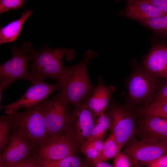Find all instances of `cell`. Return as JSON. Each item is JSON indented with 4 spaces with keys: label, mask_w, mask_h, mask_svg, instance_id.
Masks as SVG:
<instances>
[{
    "label": "cell",
    "mask_w": 167,
    "mask_h": 167,
    "mask_svg": "<svg viewBox=\"0 0 167 167\" xmlns=\"http://www.w3.org/2000/svg\"><path fill=\"white\" fill-rule=\"evenodd\" d=\"M132 163L130 158L126 155L120 152L114 158V167H132Z\"/></svg>",
    "instance_id": "484cf974"
},
{
    "label": "cell",
    "mask_w": 167,
    "mask_h": 167,
    "mask_svg": "<svg viewBox=\"0 0 167 167\" xmlns=\"http://www.w3.org/2000/svg\"><path fill=\"white\" fill-rule=\"evenodd\" d=\"M33 13L31 10L26 11L18 19L13 21L0 30V44L14 41L22 29V25L27 18Z\"/></svg>",
    "instance_id": "e0dca14e"
},
{
    "label": "cell",
    "mask_w": 167,
    "mask_h": 167,
    "mask_svg": "<svg viewBox=\"0 0 167 167\" xmlns=\"http://www.w3.org/2000/svg\"><path fill=\"white\" fill-rule=\"evenodd\" d=\"M75 54V50L65 48L45 47L39 51L34 50L31 57L32 64L30 72L34 83L49 78L55 79L61 85L65 66L62 64L63 58L66 56L68 60H70Z\"/></svg>",
    "instance_id": "7a4b0ae2"
},
{
    "label": "cell",
    "mask_w": 167,
    "mask_h": 167,
    "mask_svg": "<svg viewBox=\"0 0 167 167\" xmlns=\"http://www.w3.org/2000/svg\"><path fill=\"white\" fill-rule=\"evenodd\" d=\"M81 149L86 156L88 161H91L92 163L98 157L99 152L92 146L87 143H84L81 145Z\"/></svg>",
    "instance_id": "d4e9b609"
},
{
    "label": "cell",
    "mask_w": 167,
    "mask_h": 167,
    "mask_svg": "<svg viewBox=\"0 0 167 167\" xmlns=\"http://www.w3.org/2000/svg\"><path fill=\"white\" fill-rule=\"evenodd\" d=\"M29 160L15 163L0 165V167H23Z\"/></svg>",
    "instance_id": "1f68e13d"
},
{
    "label": "cell",
    "mask_w": 167,
    "mask_h": 167,
    "mask_svg": "<svg viewBox=\"0 0 167 167\" xmlns=\"http://www.w3.org/2000/svg\"><path fill=\"white\" fill-rule=\"evenodd\" d=\"M148 1L167 15V0H148Z\"/></svg>",
    "instance_id": "83f0119b"
},
{
    "label": "cell",
    "mask_w": 167,
    "mask_h": 167,
    "mask_svg": "<svg viewBox=\"0 0 167 167\" xmlns=\"http://www.w3.org/2000/svg\"><path fill=\"white\" fill-rule=\"evenodd\" d=\"M34 50L28 42H24L20 49L12 46V57L0 66V96L3 89L18 79L27 80L34 84V79L28 68Z\"/></svg>",
    "instance_id": "277c9868"
},
{
    "label": "cell",
    "mask_w": 167,
    "mask_h": 167,
    "mask_svg": "<svg viewBox=\"0 0 167 167\" xmlns=\"http://www.w3.org/2000/svg\"><path fill=\"white\" fill-rule=\"evenodd\" d=\"M108 114L111 120L112 133L115 136L120 151L137 132L135 119L131 113L120 106L113 107Z\"/></svg>",
    "instance_id": "30bf717a"
},
{
    "label": "cell",
    "mask_w": 167,
    "mask_h": 167,
    "mask_svg": "<svg viewBox=\"0 0 167 167\" xmlns=\"http://www.w3.org/2000/svg\"><path fill=\"white\" fill-rule=\"evenodd\" d=\"M94 166L95 167H114L113 165L106 163V162H102L99 163Z\"/></svg>",
    "instance_id": "d6a6232c"
},
{
    "label": "cell",
    "mask_w": 167,
    "mask_h": 167,
    "mask_svg": "<svg viewBox=\"0 0 167 167\" xmlns=\"http://www.w3.org/2000/svg\"><path fill=\"white\" fill-rule=\"evenodd\" d=\"M137 132L141 140L167 143V118L143 116L138 121Z\"/></svg>",
    "instance_id": "7c38bea8"
},
{
    "label": "cell",
    "mask_w": 167,
    "mask_h": 167,
    "mask_svg": "<svg viewBox=\"0 0 167 167\" xmlns=\"http://www.w3.org/2000/svg\"><path fill=\"white\" fill-rule=\"evenodd\" d=\"M123 153L130 159L135 165L146 163L167 155V143L157 141L138 140L133 137L128 142Z\"/></svg>",
    "instance_id": "ba28073f"
},
{
    "label": "cell",
    "mask_w": 167,
    "mask_h": 167,
    "mask_svg": "<svg viewBox=\"0 0 167 167\" xmlns=\"http://www.w3.org/2000/svg\"><path fill=\"white\" fill-rule=\"evenodd\" d=\"M11 131L19 132L25 137L33 148L49 136L43 115L38 105L23 112L8 115Z\"/></svg>",
    "instance_id": "3957f363"
},
{
    "label": "cell",
    "mask_w": 167,
    "mask_h": 167,
    "mask_svg": "<svg viewBox=\"0 0 167 167\" xmlns=\"http://www.w3.org/2000/svg\"><path fill=\"white\" fill-rule=\"evenodd\" d=\"M98 56L97 53L88 50L80 62L64 66L61 92L69 105L75 108L85 102L95 88L88 77L87 66L90 60Z\"/></svg>",
    "instance_id": "6da1fadb"
},
{
    "label": "cell",
    "mask_w": 167,
    "mask_h": 167,
    "mask_svg": "<svg viewBox=\"0 0 167 167\" xmlns=\"http://www.w3.org/2000/svg\"><path fill=\"white\" fill-rule=\"evenodd\" d=\"M110 126L111 120L108 114L105 112L101 113L97 118L90 136L84 143L97 139L103 140Z\"/></svg>",
    "instance_id": "ac0fdd59"
},
{
    "label": "cell",
    "mask_w": 167,
    "mask_h": 167,
    "mask_svg": "<svg viewBox=\"0 0 167 167\" xmlns=\"http://www.w3.org/2000/svg\"><path fill=\"white\" fill-rule=\"evenodd\" d=\"M98 85L86 101L89 109L97 117L106 110L111 94L116 89L113 86H106L101 78H98Z\"/></svg>",
    "instance_id": "9a60e30c"
},
{
    "label": "cell",
    "mask_w": 167,
    "mask_h": 167,
    "mask_svg": "<svg viewBox=\"0 0 167 167\" xmlns=\"http://www.w3.org/2000/svg\"><path fill=\"white\" fill-rule=\"evenodd\" d=\"M104 142L102 139H97L92 142L85 143L89 144L93 147L98 151L99 154L103 149Z\"/></svg>",
    "instance_id": "f546056e"
},
{
    "label": "cell",
    "mask_w": 167,
    "mask_h": 167,
    "mask_svg": "<svg viewBox=\"0 0 167 167\" xmlns=\"http://www.w3.org/2000/svg\"><path fill=\"white\" fill-rule=\"evenodd\" d=\"M61 89L60 84L57 83L50 84L44 81H36L19 99L8 105L1 106L0 108L5 109L8 115L21 109L27 110L47 100L53 92Z\"/></svg>",
    "instance_id": "9c48e42d"
},
{
    "label": "cell",
    "mask_w": 167,
    "mask_h": 167,
    "mask_svg": "<svg viewBox=\"0 0 167 167\" xmlns=\"http://www.w3.org/2000/svg\"><path fill=\"white\" fill-rule=\"evenodd\" d=\"M157 85V81L153 75L144 73H137L129 83L130 96L136 101L143 99L153 92Z\"/></svg>",
    "instance_id": "5bb4252c"
},
{
    "label": "cell",
    "mask_w": 167,
    "mask_h": 167,
    "mask_svg": "<svg viewBox=\"0 0 167 167\" xmlns=\"http://www.w3.org/2000/svg\"><path fill=\"white\" fill-rule=\"evenodd\" d=\"M167 101V84L161 89L158 94L156 101L153 103Z\"/></svg>",
    "instance_id": "f1b7e54d"
},
{
    "label": "cell",
    "mask_w": 167,
    "mask_h": 167,
    "mask_svg": "<svg viewBox=\"0 0 167 167\" xmlns=\"http://www.w3.org/2000/svg\"><path fill=\"white\" fill-rule=\"evenodd\" d=\"M149 74L163 77L167 80V48L155 46L143 62Z\"/></svg>",
    "instance_id": "2e32d148"
},
{
    "label": "cell",
    "mask_w": 167,
    "mask_h": 167,
    "mask_svg": "<svg viewBox=\"0 0 167 167\" xmlns=\"http://www.w3.org/2000/svg\"><path fill=\"white\" fill-rule=\"evenodd\" d=\"M97 118L85 101L73 111H70L65 131L81 145L90 136Z\"/></svg>",
    "instance_id": "52a82bcc"
},
{
    "label": "cell",
    "mask_w": 167,
    "mask_h": 167,
    "mask_svg": "<svg viewBox=\"0 0 167 167\" xmlns=\"http://www.w3.org/2000/svg\"><path fill=\"white\" fill-rule=\"evenodd\" d=\"M37 105L44 118L49 136L64 133L67 126L70 105L61 92L51 99L45 100Z\"/></svg>",
    "instance_id": "8992f818"
},
{
    "label": "cell",
    "mask_w": 167,
    "mask_h": 167,
    "mask_svg": "<svg viewBox=\"0 0 167 167\" xmlns=\"http://www.w3.org/2000/svg\"><path fill=\"white\" fill-rule=\"evenodd\" d=\"M144 165L147 167H167V155L147 162Z\"/></svg>",
    "instance_id": "4316f807"
},
{
    "label": "cell",
    "mask_w": 167,
    "mask_h": 167,
    "mask_svg": "<svg viewBox=\"0 0 167 167\" xmlns=\"http://www.w3.org/2000/svg\"><path fill=\"white\" fill-rule=\"evenodd\" d=\"M150 29L167 36V15L139 21Z\"/></svg>",
    "instance_id": "603a6c76"
},
{
    "label": "cell",
    "mask_w": 167,
    "mask_h": 167,
    "mask_svg": "<svg viewBox=\"0 0 167 167\" xmlns=\"http://www.w3.org/2000/svg\"><path fill=\"white\" fill-rule=\"evenodd\" d=\"M9 144L0 154V165L28 161L32 157V147L21 133L11 131Z\"/></svg>",
    "instance_id": "8fae6325"
},
{
    "label": "cell",
    "mask_w": 167,
    "mask_h": 167,
    "mask_svg": "<svg viewBox=\"0 0 167 167\" xmlns=\"http://www.w3.org/2000/svg\"><path fill=\"white\" fill-rule=\"evenodd\" d=\"M23 0H0V14L10 10L19 8L23 6Z\"/></svg>",
    "instance_id": "cb8c5ba5"
},
{
    "label": "cell",
    "mask_w": 167,
    "mask_h": 167,
    "mask_svg": "<svg viewBox=\"0 0 167 167\" xmlns=\"http://www.w3.org/2000/svg\"><path fill=\"white\" fill-rule=\"evenodd\" d=\"M139 113L142 116H157L167 118V101L152 103L142 108Z\"/></svg>",
    "instance_id": "7402d4cb"
},
{
    "label": "cell",
    "mask_w": 167,
    "mask_h": 167,
    "mask_svg": "<svg viewBox=\"0 0 167 167\" xmlns=\"http://www.w3.org/2000/svg\"><path fill=\"white\" fill-rule=\"evenodd\" d=\"M23 167H41L39 164L32 157Z\"/></svg>",
    "instance_id": "4dcf8cb0"
},
{
    "label": "cell",
    "mask_w": 167,
    "mask_h": 167,
    "mask_svg": "<svg viewBox=\"0 0 167 167\" xmlns=\"http://www.w3.org/2000/svg\"><path fill=\"white\" fill-rule=\"evenodd\" d=\"M166 15L148 0H128L125 8L119 13L138 22Z\"/></svg>",
    "instance_id": "4fadbf2b"
},
{
    "label": "cell",
    "mask_w": 167,
    "mask_h": 167,
    "mask_svg": "<svg viewBox=\"0 0 167 167\" xmlns=\"http://www.w3.org/2000/svg\"><path fill=\"white\" fill-rule=\"evenodd\" d=\"M77 142L65 131L49 136L32 149L33 157L38 163L56 161L75 154Z\"/></svg>",
    "instance_id": "5b68a950"
},
{
    "label": "cell",
    "mask_w": 167,
    "mask_h": 167,
    "mask_svg": "<svg viewBox=\"0 0 167 167\" xmlns=\"http://www.w3.org/2000/svg\"><path fill=\"white\" fill-rule=\"evenodd\" d=\"M120 152L114 135L111 134L106 141L102 152L99 153L97 159L92 164L94 166L97 164L105 162L110 159L114 158L117 154Z\"/></svg>",
    "instance_id": "d6986e66"
},
{
    "label": "cell",
    "mask_w": 167,
    "mask_h": 167,
    "mask_svg": "<svg viewBox=\"0 0 167 167\" xmlns=\"http://www.w3.org/2000/svg\"><path fill=\"white\" fill-rule=\"evenodd\" d=\"M41 167H86L75 154L54 161L38 163Z\"/></svg>",
    "instance_id": "ffe728a7"
},
{
    "label": "cell",
    "mask_w": 167,
    "mask_h": 167,
    "mask_svg": "<svg viewBox=\"0 0 167 167\" xmlns=\"http://www.w3.org/2000/svg\"><path fill=\"white\" fill-rule=\"evenodd\" d=\"M11 126L9 115H2L0 118V151L1 154L9 143Z\"/></svg>",
    "instance_id": "44dd1931"
}]
</instances>
